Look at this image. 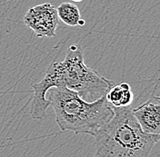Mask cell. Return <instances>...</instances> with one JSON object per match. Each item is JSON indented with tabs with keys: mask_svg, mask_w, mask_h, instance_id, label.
<instances>
[{
	"mask_svg": "<svg viewBox=\"0 0 160 157\" xmlns=\"http://www.w3.org/2000/svg\"><path fill=\"white\" fill-rule=\"evenodd\" d=\"M114 115L93 135L94 157H148L159 135L145 133L133 114L131 105L114 107Z\"/></svg>",
	"mask_w": 160,
	"mask_h": 157,
	"instance_id": "2",
	"label": "cell"
},
{
	"mask_svg": "<svg viewBox=\"0 0 160 157\" xmlns=\"http://www.w3.org/2000/svg\"><path fill=\"white\" fill-rule=\"evenodd\" d=\"M133 114L141 129L149 135L160 133V100L154 96L138 107H133Z\"/></svg>",
	"mask_w": 160,
	"mask_h": 157,
	"instance_id": "5",
	"label": "cell"
},
{
	"mask_svg": "<svg viewBox=\"0 0 160 157\" xmlns=\"http://www.w3.org/2000/svg\"><path fill=\"white\" fill-rule=\"evenodd\" d=\"M72 2H81V1H83V0H71Z\"/></svg>",
	"mask_w": 160,
	"mask_h": 157,
	"instance_id": "8",
	"label": "cell"
},
{
	"mask_svg": "<svg viewBox=\"0 0 160 157\" xmlns=\"http://www.w3.org/2000/svg\"><path fill=\"white\" fill-rule=\"evenodd\" d=\"M58 17L65 25L69 27L84 26L85 20L81 17L78 7L70 2H64L57 7Z\"/></svg>",
	"mask_w": 160,
	"mask_h": 157,
	"instance_id": "7",
	"label": "cell"
},
{
	"mask_svg": "<svg viewBox=\"0 0 160 157\" xmlns=\"http://www.w3.org/2000/svg\"><path fill=\"white\" fill-rule=\"evenodd\" d=\"M114 83L101 76L85 63L84 52L80 45H72L61 62H53L44 78L32 83L34 92L30 115L35 120H42L50 106L47 93L52 87H66L72 90L87 102H94L105 96Z\"/></svg>",
	"mask_w": 160,
	"mask_h": 157,
	"instance_id": "1",
	"label": "cell"
},
{
	"mask_svg": "<svg viewBox=\"0 0 160 157\" xmlns=\"http://www.w3.org/2000/svg\"><path fill=\"white\" fill-rule=\"evenodd\" d=\"M47 95L54 109L56 122L61 131L94 135L114 115L112 105L105 96L87 102L78 93L66 87H52Z\"/></svg>",
	"mask_w": 160,
	"mask_h": 157,
	"instance_id": "3",
	"label": "cell"
},
{
	"mask_svg": "<svg viewBox=\"0 0 160 157\" xmlns=\"http://www.w3.org/2000/svg\"><path fill=\"white\" fill-rule=\"evenodd\" d=\"M106 98L112 106L124 107L131 105L134 95L128 83H121L119 85H113L106 94Z\"/></svg>",
	"mask_w": 160,
	"mask_h": 157,
	"instance_id": "6",
	"label": "cell"
},
{
	"mask_svg": "<svg viewBox=\"0 0 160 157\" xmlns=\"http://www.w3.org/2000/svg\"><path fill=\"white\" fill-rule=\"evenodd\" d=\"M24 23L38 37H55L58 27L57 7L50 3L34 6L26 13Z\"/></svg>",
	"mask_w": 160,
	"mask_h": 157,
	"instance_id": "4",
	"label": "cell"
}]
</instances>
